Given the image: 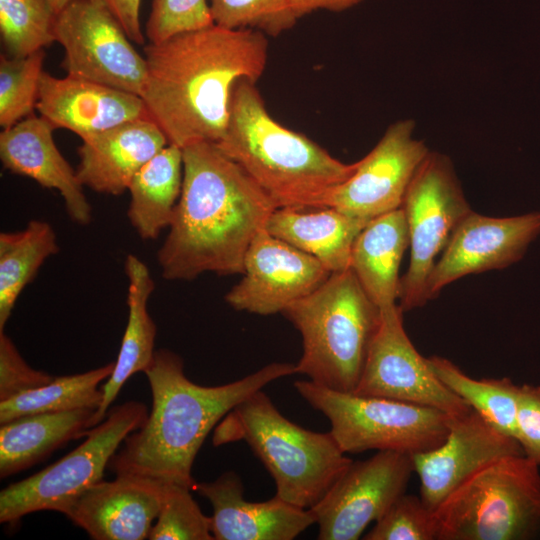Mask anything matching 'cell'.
<instances>
[{
    "mask_svg": "<svg viewBox=\"0 0 540 540\" xmlns=\"http://www.w3.org/2000/svg\"><path fill=\"white\" fill-rule=\"evenodd\" d=\"M515 439L524 456L540 467V385H520Z\"/></svg>",
    "mask_w": 540,
    "mask_h": 540,
    "instance_id": "38",
    "label": "cell"
},
{
    "mask_svg": "<svg viewBox=\"0 0 540 540\" xmlns=\"http://www.w3.org/2000/svg\"><path fill=\"white\" fill-rule=\"evenodd\" d=\"M59 252L56 233L46 221L31 220L24 229L0 234V330L23 289L42 264Z\"/></svg>",
    "mask_w": 540,
    "mask_h": 540,
    "instance_id": "28",
    "label": "cell"
},
{
    "mask_svg": "<svg viewBox=\"0 0 540 540\" xmlns=\"http://www.w3.org/2000/svg\"><path fill=\"white\" fill-rule=\"evenodd\" d=\"M268 48L262 32L215 24L149 43L141 98L168 144L183 149L217 143L227 125L234 84L261 78Z\"/></svg>",
    "mask_w": 540,
    "mask_h": 540,
    "instance_id": "1",
    "label": "cell"
},
{
    "mask_svg": "<svg viewBox=\"0 0 540 540\" xmlns=\"http://www.w3.org/2000/svg\"><path fill=\"white\" fill-rule=\"evenodd\" d=\"M183 184V153L168 144L133 177L127 217L142 240H155L168 229Z\"/></svg>",
    "mask_w": 540,
    "mask_h": 540,
    "instance_id": "27",
    "label": "cell"
},
{
    "mask_svg": "<svg viewBox=\"0 0 540 540\" xmlns=\"http://www.w3.org/2000/svg\"><path fill=\"white\" fill-rule=\"evenodd\" d=\"M148 417L135 400L110 409L104 420L85 430V441L66 456L0 493V522L13 524L23 516L52 510L66 515L76 500L97 482L125 438Z\"/></svg>",
    "mask_w": 540,
    "mask_h": 540,
    "instance_id": "9",
    "label": "cell"
},
{
    "mask_svg": "<svg viewBox=\"0 0 540 540\" xmlns=\"http://www.w3.org/2000/svg\"><path fill=\"white\" fill-rule=\"evenodd\" d=\"M94 412L83 408L38 413L1 424V478L27 469L66 442L83 437Z\"/></svg>",
    "mask_w": 540,
    "mask_h": 540,
    "instance_id": "26",
    "label": "cell"
},
{
    "mask_svg": "<svg viewBox=\"0 0 540 540\" xmlns=\"http://www.w3.org/2000/svg\"><path fill=\"white\" fill-rule=\"evenodd\" d=\"M330 274L316 258L263 228L246 252L243 278L229 290L225 300L237 311L282 313L319 288Z\"/></svg>",
    "mask_w": 540,
    "mask_h": 540,
    "instance_id": "15",
    "label": "cell"
},
{
    "mask_svg": "<svg viewBox=\"0 0 540 540\" xmlns=\"http://www.w3.org/2000/svg\"><path fill=\"white\" fill-rule=\"evenodd\" d=\"M415 126L412 119L391 124L326 206L365 221L401 208L414 174L430 152L415 138Z\"/></svg>",
    "mask_w": 540,
    "mask_h": 540,
    "instance_id": "14",
    "label": "cell"
},
{
    "mask_svg": "<svg viewBox=\"0 0 540 540\" xmlns=\"http://www.w3.org/2000/svg\"><path fill=\"white\" fill-rule=\"evenodd\" d=\"M168 141L150 118L129 121L82 139L76 169L80 183L97 193L120 195L135 174Z\"/></svg>",
    "mask_w": 540,
    "mask_h": 540,
    "instance_id": "22",
    "label": "cell"
},
{
    "mask_svg": "<svg viewBox=\"0 0 540 540\" xmlns=\"http://www.w3.org/2000/svg\"><path fill=\"white\" fill-rule=\"evenodd\" d=\"M75 0H47L56 14L62 11L67 5Z\"/></svg>",
    "mask_w": 540,
    "mask_h": 540,
    "instance_id": "41",
    "label": "cell"
},
{
    "mask_svg": "<svg viewBox=\"0 0 540 540\" xmlns=\"http://www.w3.org/2000/svg\"><path fill=\"white\" fill-rule=\"evenodd\" d=\"M120 24L128 38L143 45L145 37L140 24L141 0H98Z\"/></svg>",
    "mask_w": 540,
    "mask_h": 540,
    "instance_id": "39",
    "label": "cell"
},
{
    "mask_svg": "<svg viewBox=\"0 0 540 540\" xmlns=\"http://www.w3.org/2000/svg\"><path fill=\"white\" fill-rule=\"evenodd\" d=\"M408 247L402 207L370 220L354 242L350 268L380 310L398 305L399 267Z\"/></svg>",
    "mask_w": 540,
    "mask_h": 540,
    "instance_id": "24",
    "label": "cell"
},
{
    "mask_svg": "<svg viewBox=\"0 0 540 540\" xmlns=\"http://www.w3.org/2000/svg\"><path fill=\"white\" fill-rule=\"evenodd\" d=\"M362 1L363 0H289V3L296 17L300 19L317 10L342 12L358 5Z\"/></svg>",
    "mask_w": 540,
    "mask_h": 540,
    "instance_id": "40",
    "label": "cell"
},
{
    "mask_svg": "<svg viewBox=\"0 0 540 540\" xmlns=\"http://www.w3.org/2000/svg\"><path fill=\"white\" fill-rule=\"evenodd\" d=\"M244 441L274 479L281 499L309 509L352 460L332 433L288 420L261 390L237 404L214 428L215 446Z\"/></svg>",
    "mask_w": 540,
    "mask_h": 540,
    "instance_id": "5",
    "label": "cell"
},
{
    "mask_svg": "<svg viewBox=\"0 0 540 540\" xmlns=\"http://www.w3.org/2000/svg\"><path fill=\"white\" fill-rule=\"evenodd\" d=\"M164 484L119 474L84 492L66 514L95 540H143L160 511Z\"/></svg>",
    "mask_w": 540,
    "mask_h": 540,
    "instance_id": "20",
    "label": "cell"
},
{
    "mask_svg": "<svg viewBox=\"0 0 540 540\" xmlns=\"http://www.w3.org/2000/svg\"><path fill=\"white\" fill-rule=\"evenodd\" d=\"M414 472L412 455L377 451L351 462L311 508L320 540H356L405 493Z\"/></svg>",
    "mask_w": 540,
    "mask_h": 540,
    "instance_id": "12",
    "label": "cell"
},
{
    "mask_svg": "<svg viewBox=\"0 0 540 540\" xmlns=\"http://www.w3.org/2000/svg\"><path fill=\"white\" fill-rule=\"evenodd\" d=\"M207 0H152L145 26L149 43L213 25Z\"/></svg>",
    "mask_w": 540,
    "mask_h": 540,
    "instance_id": "36",
    "label": "cell"
},
{
    "mask_svg": "<svg viewBox=\"0 0 540 540\" xmlns=\"http://www.w3.org/2000/svg\"><path fill=\"white\" fill-rule=\"evenodd\" d=\"M53 378L29 366L4 330H0V401L45 385Z\"/></svg>",
    "mask_w": 540,
    "mask_h": 540,
    "instance_id": "37",
    "label": "cell"
},
{
    "mask_svg": "<svg viewBox=\"0 0 540 540\" xmlns=\"http://www.w3.org/2000/svg\"><path fill=\"white\" fill-rule=\"evenodd\" d=\"M381 321L354 393L441 410L457 417L471 408L435 374L403 326L399 305L380 310Z\"/></svg>",
    "mask_w": 540,
    "mask_h": 540,
    "instance_id": "13",
    "label": "cell"
},
{
    "mask_svg": "<svg viewBox=\"0 0 540 540\" xmlns=\"http://www.w3.org/2000/svg\"><path fill=\"white\" fill-rule=\"evenodd\" d=\"M282 314L302 338L296 373L329 389L354 392L381 312L352 269L331 273L319 288Z\"/></svg>",
    "mask_w": 540,
    "mask_h": 540,
    "instance_id": "6",
    "label": "cell"
},
{
    "mask_svg": "<svg viewBox=\"0 0 540 540\" xmlns=\"http://www.w3.org/2000/svg\"><path fill=\"white\" fill-rule=\"evenodd\" d=\"M183 184L157 252L164 279L243 274L246 252L277 206L215 143L182 149Z\"/></svg>",
    "mask_w": 540,
    "mask_h": 540,
    "instance_id": "2",
    "label": "cell"
},
{
    "mask_svg": "<svg viewBox=\"0 0 540 540\" xmlns=\"http://www.w3.org/2000/svg\"><path fill=\"white\" fill-rule=\"evenodd\" d=\"M55 42L64 48L67 75L142 96L145 58L98 0H75L56 16Z\"/></svg>",
    "mask_w": 540,
    "mask_h": 540,
    "instance_id": "11",
    "label": "cell"
},
{
    "mask_svg": "<svg viewBox=\"0 0 540 540\" xmlns=\"http://www.w3.org/2000/svg\"><path fill=\"white\" fill-rule=\"evenodd\" d=\"M44 49L25 57H0V125L7 129L34 115Z\"/></svg>",
    "mask_w": 540,
    "mask_h": 540,
    "instance_id": "32",
    "label": "cell"
},
{
    "mask_svg": "<svg viewBox=\"0 0 540 540\" xmlns=\"http://www.w3.org/2000/svg\"><path fill=\"white\" fill-rule=\"evenodd\" d=\"M402 209L410 247V263L400 278L398 299L404 312L429 301L427 282L437 257L472 211L449 157L430 150L408 186Z\"/></svg>",
    "mask_w": 540,
    "mask_h": 540,
    "instance_id": "10",
    "label": "cell"
},
{
    "mask_svg": "<svg viewBox=\"0 0 540 540\" xmlns=\"http://www.w3.org/2000/svg\"><path fill=\"white\" fill-rule=\"evenodd\" d=\"M189 486L164 484L157 522L150 540H212L211 517L204 515L190 493Z\"/></svg>",
    "mask_w": 540,
    "mask_h": 540,
    "instance_id": "34",
    "label": "cell"
},
{
    "mask_svg": "<svg viewBox=\"0 0 540 540\" xmlns=\"http://www.w3.org/2000/svg\"><path fill=\"white\" fill-rule=\"evenodd\" d=\"M539 235V211L498 218L472 210L454 229L431 271L428 299L461 277L518 262Z\"/></svg>",
    "mask_w": 540,
    "mask_h": 540,
    "instance_id": "16",
    "label": "cell"
},
{
    "mask_svg": "<svg viewBox=\"0 0 540 540\" xmlns=\"http://www.w3.org/2000/svg\"><path fill=\"white\" fill-rule=\"evenodd\" d=\"M524 455L519 442L504 434L475 410L453 417L444 441L412 455L420 479V497L435 508L484 466L504 457Z\"/></svg>",
    "mask_w": 540,
    "mask_h": 540,
    "instance_id": "17",
    "label": "cell"
},
{
    "mask_svg": "<svg viewBox=\"0 0 540 540\" xmlns=\"http://www.w3.org/2000/svg\"><path fill=\"white\" fill-rule=\"evenodd\" d=\"M115 362L84 373L54 377L49 383L0 401V424L19 417L75 409L97 410L99 384L109 378Z\"/></svg>",
    "mask_w": 540,
    "mask_h": 540,
    "instance_id": "29",
    "label": "cell"
},
{
    "mask_svg": "<svg viewBox=\"0 0 540 540\" xmlns=\"http://www.w3.org/2000/svg\"><path fill=\"white\" fill-rule=\"evenodd\" d=\"M299 395L330 422V432L345 453L368 450L414 455L439 446L453 416L428 406L376 396L340 392L298 380Z\"/></svg>",
    "mask_w": 540,
    "mask_h": 540,
    "instance_id": "8",
    "label": "cell"
},
{
    "mask_svg": "<svg viewBox=\"0 0 540 540\" xmlns=\"http://www.w3.org/2000/svg\"><path fill=\"white\" fill-rule=\"evenodd\" d=\"M254 81L233 86L225 131L217 147L239 164L277 208L325 207L357 162L334 158L268 113Z\"/></svg>",
    "mask_w": 540,
    "mask_h": 540,
    "instance_id": "4",
    "label": "cell"
},
{
    "mask_svg": "<svg viewBox=\"0 0 540 540\" xmlns=\"http://www.w3.org/2000/svg\"><path fill=\"white\" fill-rule=\"evenodd\" d=\"M128 279V321L120 351L108 381L101 388L102 400L90 419V428L101 423L111 403L126 381L137 372H144L156 350V325L148 312V301L155 283L148 267L134 254L127 255L124 263Z\"/></svg>",
    "mask_w": 540,
    "mask_h": 540,
    "instance_id": "25",
    "label": "cell"
},
{
    "mask_svg": "<svg viewBox=\"0 0 540 540\" xmlns=\"http://www.w3.org/2000/svg\"><path fill=\"white\" fill-rule=\"evenodd\" d=\"M437 540L540 537V471L524 455L498 459L470 476L434 510Z\"/></svg>",
    "mask_w": 540,
    "mask_h": 540,
    "instance_id": "7",
    "label": "cell"
},
{
    "mask_svg": "<svg viewBox=\"0 0 540 540\" xmlns=\"http://www.w3.org/2000/svg\"><path fill=\"white\" fill-rule=\"evenodd\" d=\"M215 25L249 29L277 37L292 29L298 18L289 0H207Z\"/></svg>",
    "mask_w": 540,
    "mask_h": 540,
    "instance_id": "33",
    "label": "cell"
},
{
    "mask_svg": "<svg viewBox=\"0 0 540 540\" xmlns=\"http://www.w3.org/2000/svg\"><path fill=\"white\" fill-rule=\"evenodd\" d=\"M365 540H437L435 513L420 496L402 494L375 521Z\"/></svg>",
    "mask_w": 540,
    "mask_h": 540,
    "instance_id": "35",
    "label": "cell"
},
{
    "mask_svg": "<svg viewBox=\"0 0 540 540\" xmlns=\"http://www.w3.org/2000/svg\"><path fill=\"white\" fill-rule=\"evenodd\" d=\"M54 128L32 115L0 133V158L11 173L26 176L58 191L70 219L80 225L92 220V208L74 170L57 148Z\"/></svg>",
    "mask_w": 540,
    "mask_h": 540,
    "instance_id": "21",
    "label": "cell"
},
{
    "mask_svg": "<svg viewBox=\"0 0 540 540\" xmlns=\"http://www.w3.org/2000/svg\"><path fill=\"white\" fill-rule=\"evenodd\" d=\"M368 222L329 206L277 208L265 228L334 273L350 268L354 242Z\"/></svg>",
    "mask_w": 540,
    "mask_h": 540,
    "instance_id": "23",
    "label": "cell"
},
{
    "mask_svg": "<svg viewBox=\"0 0 540 540\" xmlns=\"http://www.w3.org/2000/svg\"><path fill=\"white\" fill-rule=\"evenodd\" d=\"M428 362L438 378L495 428L515 438L520 385L511 379H474L450 360L432 356Z\"/></svg>",
    "mask_w": 540,
    "mask_h": 540,
    "instance_id": "30",
    "label": "cell"
},
{
    "mask_svg": "<svg viewBox=\"0 0 540 540\" xmlns=\"http://www.w3.org/2000/svg\"><path fill=\"white\" fill-rule=\"evenodd\" d=\"M57 14L47 0H0V33L10 57H25L55 42Z\"/></svg>",
    "mask_w": 540,
    "mask_h": 540,
    "instance_id": "31",
    "label": "cell"
},
{
    "mask_svg": "<svg viewBox=\"0 0 540 540\" xmlns=\"http://www.w3.org/2000/svg\"><path fill=\"white\" fill-rule=\"evenodd\" d=\"M152 409L109 462L116 474L194 488L191 470L208 434L241 401L269 383L296 374L295 365L270 363L234 382L201 386L188 379L182 358L160 349L145 369Z\"/></svg>",
    "mask_w": 540,
    "mask_h": 540,
    "instance_id": "3",
    "label": "cell"
},
{
    "mask_svg": "<svg viewBox=\"0 0 540 540\" xmlns=\"http://www.w3.org/2000/svg\"><path fill=\"white\" fill-rule=\"evenodd\" d=\"M36 109L54 130L67 129L81 140L150 118L138 95L69 75L57 78L45 71L40 76Z\"/></svg>",
    "mask_w": 540,
    "mask_h": 540,
    "instance_id": "18",
    "label": "cell"
},
{
    "mask_svg": "<svg viewBox=\"0 0 540 540\" xmlns=\"http://www.w3.org/2000/svg\"><path fill=\"white\" fill-rule=\"evenodd\" d=\"M211 503V531L215 540H292L315 523L310 509L277 495L263 502L244 499L239 475L227 471L194 488Z\"/></svg>",
    "mask_w": 540,
    "mask_h": 540,
    "instance_id": "19",
    "label": "cell"
}]
</instances>
